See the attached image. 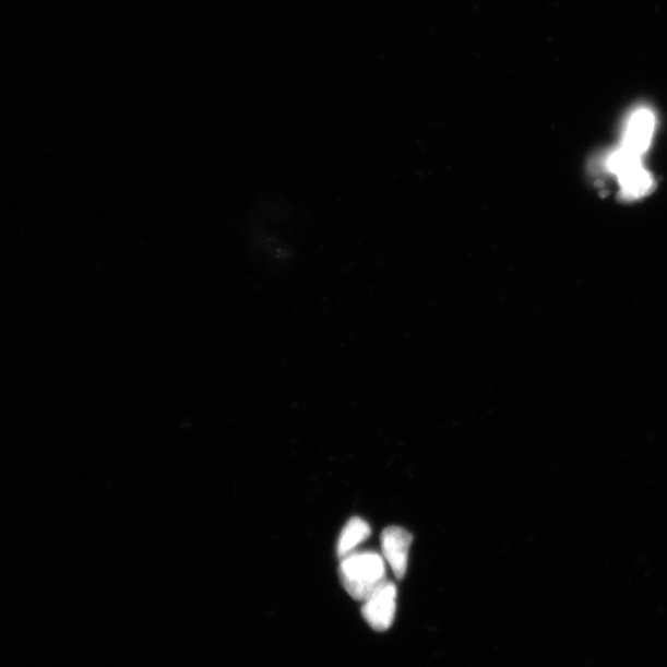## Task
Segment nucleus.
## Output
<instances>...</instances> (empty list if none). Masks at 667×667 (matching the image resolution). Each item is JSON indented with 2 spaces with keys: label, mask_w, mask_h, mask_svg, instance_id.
<instances>
[{
  "label": "nucleus",
  "mask_w": 667,
  "mask_h": 667,
  "mask_svg": "<svg viewBox=\"0 0 667 667\" xmlns=\"http://www.w3.org/2000/svg\"><path fill=\"white\" fill-rule=\"evenodd\" d=\"M370 535V525L359 516H355L347 522L341 534L340 541H337V556L341 558L349 556L361 543L368 540Z\"/></svg>",
  "instance_id": "nucleus-6"
},
{
  "label": "nucleus",
  "mask_w": 667,
  "mask_h": 667,
  "mask_svg": "<svg viewBox=\"0 0 667 667\" xmlns=\"http://www.w3.org/2000/svg\"><path fill=\"white\" fill-rule=\"evenodd\" d=\"M396 608L397 587L386 581L364 600L362 616L374 631L384 632L392 626Z\"/></svg>",
  "instance_id": "nucleus-3"
},
{
  "label": "nucleus",
  "mask_w": 667,
  "mask_h": 667,
  "mask_svg": "<svg viewBox=\"0 0 667 667\" xmlns=\"http://www.w3.org/2000/svg\"><path fill=\"white\" fill-rule=\"evenodd\" d=\"M605 167L618 178L626 199H642L653 188V178L643 166L642 157L621 146L608 154Z\"/></svg>",
  "instance_id": "nucleus-2"
},
{
  "label": "nucleus",
  "mask_w": 667,
  "mask_h": 667,
  "mask_svg": "<svg viewBox=\"0 0 667 667\" xmlns=\"http://www.w3.org/2000/svg\"><path fill=\"white\" fill-rule=\"evenodd\" d=\"M655 126V115L650 108L639 107L634 109L627 119L621 147L629 153L643 157L651 146Z\"/></svg>",
  "instance_id": "nucleus-4"
},
{
  "label": "nucleus",
  "mask_w": 667,
  "mask_h": 667,
  "mask_svg": "<svg viewBox=\"0 0 667 667\" xmlns=\"http://www.w3.org/2000/svg\"><path fill=\"white\" fill-rule=\"evenodd\" d=\"M412 540V534L400 527H389L382 533L383 559L398 580L406 575Z\"/></svg>",
  "instance_id": "nucleus-5"
},
{
  "label": "nucleus",
  "mask_w": 667,
  "mask_h": 667,
  "mask_svg": "<svg viewBox=\"0 0 667 667\" xmlns=\"http://www.w3.org/2000/svg\"><path fill=\"white\" fill-rule=\"evenodd\" d=\"M342 584L353 598L364 600L386 582V563L378 552H352L342 558Z\"/></svg>",
  "instance_id": "nucleus-1"
}]
</instances>
